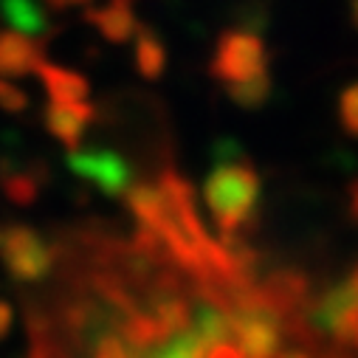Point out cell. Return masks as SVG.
I'll list each match as a JSON object with an SVG mask.
<instances>
[{
	"label": "cell",
	"instance_id": "cell-1",
	"mask_svg": "<svg viewBox=\"0 0 358 358\" xmlns=\"http://www.w3.org/2000/svg\"><path fill=\"white\" fill-rule=\"evenodd\" d=\"M141 231L65 265L31 358H330L294 294L212 240L187 195L138 201Z\"/></svg>",
	"mask_w": 358,
	"mask_h": 358
},
{
	"label": "cell",
	"instance_id": "cell-2",
	"mask_svg": "<svg viewBox=\"0 0 358 358\" xmlns=\"http://www.w3.org/2000/svg\"><path fill=\"white\" fill-rule=\"evenodd\" d=\"M254 198H257V184H254V175L248 169L223 172L209 192V203L226 229H234L240 220H245Z\"/></svg>",
	"mask_w": 358,
	"mask_h": 358
},
{
	"label": "cell",
	"instance_id": "cell-3",
	"mask_svg": "<svg viewBox=\"0 0 358 358\" xmlns=\"http://www.w3.org/2000/svg\"><path fill=\"white\" fill-rule=\"evenodd\" d=\"M336 319L341 330V344L347 347L350 358H358V280L344 288L341 305H336Z\"/></svg>",
	"mask_w": 358,
	"mask_h": 358
},
{
	"label": "cell",
	"instance_id": "cell-4",
	"mask_svg": "<svg viewBox=\"0 0 358 358\" xmlns=\"http://www.w3.org/2000/svg\"><path fill=\"white\" fill-rule=\"evenodd\" d=\"M338 110H341V124H344V130L352 133V136H358V82L350 85L347 91H344Z\"/></svg>",
	"mask_w": 358,
	"mask_h": 358
},
{
	"label": "cell",
	"instance_id": "cell-5",
	"mask_svg": "<svg viewBox=\"0 0 358 358\" xmlns=\"http://www.w3.org/2000/svg\"><path fill=\"white\" fill-rule=\"evenodd\" d=\"M9 322H12V310H9L6 305H0V336H3V333H6Z\"/></svg>",
	"mask_w": 358,
	"mask_h": 358
},
{
	"label": "cell",
	"instance_id": "cell-6",
	"mask_svg": "<svg viewBox=\"0 0 358 358\" xmlns=\"http://www.w3.org/2000/svg\"><path fill=\"white\" fill-rule=\"evenodd\" d=\"M352 17H355V23H358V0H352Z\"/></svg>",
	"mask_w": 358,
	"mask_h": 358
}]
</instances>
